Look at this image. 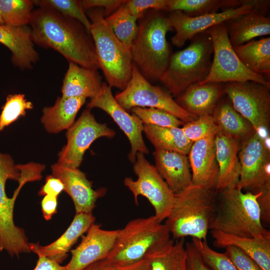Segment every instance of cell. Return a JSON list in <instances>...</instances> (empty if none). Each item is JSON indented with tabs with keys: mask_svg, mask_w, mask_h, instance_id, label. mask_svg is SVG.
Returning a JSON list of instances; mask_svg holds the SVG:
<instances>
[{
	"mask_svg": "<svg viewBox=\"0 0 270 270\" xmlns=\"http://www.w3.org/2000/svg\"><path fill=\"white\" fill-rule=\"evenodd\" d=\"M232 46L246 44L254 38L270 34V18L266 13L254 8L242 15L225 21Z\"/></svg>",
	"mask_w": 270,
	"mask_h": 270,
	"instance_id": "cb8c5ba5",
	"label": "cell"
},
{
	"mask_svg": "<svg viewBox=\"0 0 270 270\" xmlns=\"http://www.w3.org/2000/svg\"><path fill=\"white\" fill-rule=\"evenodd\" d=\"M133 170L137 180L126 177L124 180V186L132 192L136 205L138 196L146 198L154 208V216L162 222L170 214L174 194L144 154H136Z\"/></svg>",
	"mask_w": 270,
	"mask_h": 270,
	"instance_id": "8fae6325",
	"label": "cell"
},
{
	"mask_svg": "<svg viewBox=\"0 0 270 270\" xmlns=\"http://www.w3.org/2000/svg\"><path fill=\"white\" fill-rule=\"evenodd\" d=\"M58 197L46 195L41 201L43 216L46 220H50L52 216L57 212Z\"/></svg>",
	"mask_w": 270,
	"mask_h": 270,
	"instance_id": "7dc6e473",
	"label": "cell"
},
{
	"mask_svg": "<svg viewBox=\"0 0 270 270\" xmlns=\"http://www.w3.org/2000/svg\"><path fill=\"white\" fill-rule=\"evenodd\" d=\"M4 20L2 18V15H1V14H0V24H4Z\"/></svg>",
	"mask_w": 270,
	"mask_h": 270,
	"instance_id": "816d5d0a",
	"label": "cell"
},
{
	"mask_svg": "<svg viewBox=\"0 0 270 270\" xmlns=\"http://www.w3.org/2000/svg\"><path fill=\"white\" fill-rule=\"evenodd\" d=\"M29 24L34 44L56 50L68 62L100 69L90 32L77 20L51 8L38 7L33 10Z\"/></svg>",
	"mask_w": 270,
	"mask_h": 270,
	"instance_id": "6da1fadb",
	"label": "cell"
},
{
	"mask_svg": "<svg viewBox=\"0 0 270 270\" xmlns=\"http://www.w3.org/2000/svg\"><path fill=\"white\" fill-rule=\"evenodd\" d=\"M46 166L29 162L16 164L12 156L0 151V252L6 251L12 256L32 252L24 230L14 220L15 202L22 186L27 182L42 178Z\"/></svg>",
	"mask_w": 270,
	"mask_h": 270,
	"instance_id": "7a4b0ae2",
	"label": "cell"
},
{
	"mask_svg": "<svg viewBox=\"0 0 270 270\" xmlns=\"http://www.w3.org/2000/svg\"><path fill=\"white\" fill-rule=\"evenodd\" d=\"M131 110L145 124L161 127H179L185 123L172 114L155 108L135 107Z\"/></svg>",
	"mask_w": 270,
	"mask_h": 270,
	"instance_id": "f35d334b",
	"label": "cell"
},
{
	"mask_svg": "<svg viewBox=\"0 0 270 270\" xmlns=\"http://www.w3.org/2000/svg\"><path fill=\"white\" fill-rule=\"evenodd\" d=\"M242 4L243 0H169L168 12L180 11L196 16L236 8Z\"/></svg>",
	"mask_w": 270,
	"mask_h": 270,
	"instance_id": "d6a6232c",
	"label": "cell"
},
{
	"mask_svg": "<svg viewBox=\"0 0 270 270\" xmlns=\"http://www.w3.org/2000/svg\"><path fill=\"white\" fill-rule=\"evenodd\" d=\"M155 167L174 194L192 184L190 167L186 155L175 152L155 149Z\"/></svg>",
	"mask_w": 270,
	"mask_h": 270,
	"instance_id": "603a6c76",
	"label": "cell"
},
{
	"mask_svg": "<svg viewBox=\"0 0 270 270\" xmlns=\"http://www.w3.org/2000/svg\"><path fill=\"white\" fill-rule=\"evenodd\" d=\"M216 158L219 172L215 186L216 192L236 188L240 175V142L218 130L215 136Z\"/></svg>",
	"mask_w": 270,
	"mask_h": 270,
	"instance_id": "44dd1931",
	"label": "cell"
},
{
	"mask_svg": "<svg viewBox=\"0 0 270 270\" xmlns=\"http://www.w3.org/2000/svg\"><path fill=\"white\" fill-rule=\"evenodd\" d=\"M212 116L218 130L239 142L247 140L256 132L251 124L234 108L230 100H220Z\"/></svg>",
	"mask_w": 270,
	"mask_h": 270,
	"instance_id": "f546056e",
	"label": "cell"
},
{
	"mask_svg": "<svg viewBox=\"0 0 270 270\" xmlns=\"http://www.w3.org/2000/svg\"><path fill=\"white\" fill-rule=\"evenodd\" d=\"M224 92L234 108L256 132L267 133L270 124V84L252 81L224 84Z\"/></svg>",
	"mask_w": 270,
	"mask_h": 270,
	"instance_id": "7c38bea8",
	"label": "cell"
},
{
	"mask_svg": "<svg viewBox=\"0 0 270 270\" xmlns=\"http://www.w3.org/2000/svg\"><path fill=\"white\" fill-rule=\"evenodd\" d=\"M252 8L250 0H243V4L238 7L200 16H191L180 11L170 12L168 14L170 24L176 32L171 42L175 46L181 48L197 34L250 12Z\"/></svg>",
	"mask_w": 270,
	"mask_h": 270,
	"instance_id": "2e32d148",
	"label": "cell"
},
{
	"mask_svg": "<svg viewBox=\"0 0 270 270\" xmlns=\"http://www.w3.org/2000/svg\"><path fill=\"white\" fill-rule=\"evenodd\" d=\"M38 259L33 270H66V266L44 256L38 255Z\"/></svg>",
	"mask_w": 270,
	"mask_h": 270,
	"instance_id": "c3c4849f",
	"label": "cell"
},
{
	"mask_svg": "<svg viewBox=\"0 0 270 270\" xmlns=\"http://www.w3.org/2000/svg\"><path fill=\"white\" fill-rule=\"evenodd\" d=\"M238 156L240 175L238 188L256 194L270 183V148L260 133L256 132L242 142Z\"/></svg>",
	"mask_w": 270,
	"mask_h": 270,
	"instance_id": "5bb4252c",
	"label": "cell"
},
{
	"mask_svg": "<svg viewBox=\"0 0 270 270\" xmlns=\"http://www.w3.org/2000/svg\"><path fill=\"white\" fill-rule=\"evenodd\" d=\"M169 0H125L124 4L129 12L138 19L148 10L168 12Z\"/></svg>",
	"mask_w": 270,
	"mask_h": 270,
	"instance_id": "60d3db41",
	"label": "cell"
},
{
	"mask_svg": "<svg viewBox=\"0 0 270 270\" xmlns=\"http://www.w3.org/2000/svg\"><path fill=\"white\" fill-rule=\"evenodd\" d=\"M257 201L260 211L262 222H270V183L266 184L259 191Z\"/></svg>",
	"mask_w": 270,
	"mask_h": 270,
	"instance_id": "f6af8a7d",
	"label": "cell"
},
{
	"mask_svg": "<svg viewBox=\"0 0 270 270\" xmlns=\"http://www.w3.org/2000/svg\"><path fill=\"white\" fill-rule=\"evenodd\" d=\"M162 222L154 216L130 221L119 230L104 260L110 266H120L142 259L151 248L170 239L169 230Z\"/></svg>",
	"mask_w": 270,
	"mask_h": 270,
	"instance_id": "ba28073f",
	"label": "cell"
},
{
	"mask_svg": "<svg viewBox=\"0 0 270 270\" xmlns=\"http://www.w3.org/2000/svg\"><path fill=\"white\" fill-rule=\"evenodd\" d=\"M165 12L152 10L148 14L130 48L133 64L149 82L160 80L172 54L166 34L173 30Z\"/></svg>",
	"mask_w": 270,
	"mask_h": 270,
	"instance_id": "3957f363",
	"label": "cell"
},
{
	"mask_svg": "<svg viewBox=\"0 0 270 270\" xmlns=\"http://www.w3.org/2000/svg\"><path fill=\"white\" fill-rule=\"evenodd\" d=\"M206 32L210 35L212 43V62L208 76L198 84L252 81L270 84V82L263 76L252 72L241 62L230 42L224 22Z\"/></svg>",
	"mask_w": 270,
	"mask_h": 270,
	"instance_id": "9c48e42d",
	"label": "cell"
},
{
	"mask_svg": "<svg viewBox=\"0 0 270 270\" xmlns=\"http://www.w3.org/2000/svg\"><path fill=\"white\" fill-rule=\"evenodd\" d=\"M224 94V84H196L178 96L176 101L185 110L198 117L212 115Z\"/></svg>",
	"mask_w": 270,
	"mask_h": 270,
	"instance_id": "d4e9b609",
	"label": "cell"
},
{
	"mask_svg": "<svg viewBox=\"0 0 270 270\" xmlns=\"http://www.w3.org/2000/svg\"><path fill=\"white\" fill-rule=\"evenodd\" d=\"M51 168L52 176L62 180L64 191L72 199L76 214L92 212L98 199L106 192V190L103 188L94 190L92 182L78 168H67L58 163Z\"/></svg>",
	"mask_w": 270,
	"mask_h": 270,
	"instance_id": "ac0fdd59",
	"label": "cell"
},
{
	"mask_svg": "<svg viewBox=\"0 0 270 270\" xmlns=\"http://www.w3.org/2000/svg\"><path fill=\"white\" fill-rule=\"evenodd\" d=\"M95 220L92 212L76 213L72 222L59 238L45 246L31 243L32 252L61 264L78 238L87 232Z\"/></svg>",
	"mask_w": 270,
	"mask_h": 270,
	"instance_id": "7402d4cb",
	"label": "cell"
},
{
	"mask_svg": "<svg viewBox=\"0 0 270 270\" xmlns=\"http://www.w3.org/2000/svg\"><path fill=\"white\" fill-rule=\"evenodd\" d=\"M219 192L210 230L248 238L270 236V231L264 227L261 220L257 201L259 192H244L236 187Z\"/></svg>",
	"mask_w": 270,
	"mask_h": 270,
	"instance_id": "5b68a950",
	"label": "cell"
},
{
	"mask_svg": "<svg viewBox=\"0 0 270 270\" xmlns=\"http://www.w3.org/2000/svg\"><path fill=\"white\" fill-rule=\"evenodd\" d=\"M216 135L193 142L188 154L192 184L209 190L215 188L218 176Z\"/></svg>",
	"mask_w": 270,
	"mask_h": 270,
	"instance_id": "d6986e66",
	"label": "cell"
},
{
	"mask_svg": "<svg viewBox=\"0 0 270 270\" xmlns=\"http://www.w3.org/2000/svg\"><path fill=\"white\" fill-rule=\"evenodd\" d=\"M34 4L38 7H47L61 14L80 22L90 32L92 24L84 10L81 0H36Z\"/></svg>",
	"mask_w": 270,
	"mask_h": 270,
	"instance_id": "d590c367",
	"label": "cell"
},
{
	"mask_svg": "<svg viewBox=\"0 0 270 270\" xmlns=\"http://www.w3.org/2000/svg\"><path fill=\"white\" fill-rule=\"evenodd\" d=\"M124 2V0H83L82 6L86 12L93 8L104 9L105 18L114 12Z\"/></svg>",
	"mask_w": 270,
	"mask_h": 270,
	"instance_id": "7bdbcfd3",
	"label": "cell"
},
{
	"mask_svg": "<svg viewBox=\"0 0 270 270\" xmlns=\"http://www.w3.org/2000/svg\"><path fill=\"white\" fill-rule=\"evenodd\" d=\"M0 43L11 52L14 65L21 70H30L40 59L34 48L30 27L0 24Z\"/></svg>",
	"mask_w": 270,
	"mask_h": 270,
	"instance_id": "ffe728a7",
	"label": "cell"
},
{
	"mask_svg": "<svg viewBox=\"0 0 270 270\" xmlns=\"http://www.w3.org/2000/svg\"><path fill=\"white\" fill-rule=\"evenodd\" d=\"M84 97H58L54 106L42 110L41 122L49 133L56 134L68 130L74 122L76 116L85 104Z\"/></svg>",
	"mask_w": 270,
	"mask_h": 270,
	"instance_id": "83f0119b",
	"label": "cell"
},
{
	"mask_svg": "<svg viewBox=\"0 0 270 270\" xmlns=\"http://www.w3.org/2000/svg\"><path fill=\"white\" fill-rule=\"evenodd\" d=\"M112 266V270H148L147 262L144 258L130 264Z\"/></svg>",
	"mask_w": 270,
	"mask_h": 270,
	"instance_id": "681fc988",
	"label": "cell"
},
{
	"mask_svg": "<svg viewBox=\"0 0 270 270\" xmlns=\"http://www.w3.org/2000/svg\"><path fill=\"white\" fill-rule=\"evenodd\" d=\"M241 62L252 72L270 82V37L252 40L233 46Z\"/></svg>",
	"mask_w": 270,
	"mask_h": 270,
	"instance_id": "4dcf8cb0",
	"label": "cell"
},
{
	"mask_svg": "<svg viewBox=\"0 0 270 270\" xmlns=\"http://www.w3.org/2000/svg\"><path fill=\"white\" fill-rule=\"evenodd\" d=\"M82 270H112V266L102 260L92 263Z\"/></svg>",
	"mask_w": 270,
	"mask_h": 270,
	"instance_id": "f907efd6",
	"label": "cell"
},
{
	"mask_svg": "<svg viewBox=\"0 0 270 270\" xmlns=\"http://www.w3.org/2000/svg\"><path fill=\"white\" fill-rule=\"evenodd\" d=\"M86 107L90 110L97 108L105 112L124 132L130 145L128 156L132 163L136 162L138 152L149 153L142 137L143 123L136 115L130 114L120 105L113 96L112 88L106 82H103L98 93Z\"/></svg>",
	"mask_w": 270,
	"mask_h": 270,
	"instance_id": "9a60e30c",
	"label": "cell"
},
{
	"mask_svg": "<svg viewBox=\"0 0 270 270\" xmlns=\"http://www.w3.org/2000/svg\"><path fill=\"white\" fill-rule=\"evenodd\" d=\"M213 46L206 32L196 35L185 48L172 54L169 63L160 80L167 91L178 96L190 86L204 81L212 62Z\"/></svg>",
	"mask_w": 270,
	"mask_h": 270,
	"instance_id": "52a82bcc",
	"label": "cell"
},
{
	"mask_svg": "<svg viewBox=\"0 0 270 270\" xmlns=\"http://www.w3.org/2000/svg\"><path fill=\"white\" fill-rule=\"evenodd\" d=\"M64 190V186L62 180L54 176H48L44 184L38 192L39 196H52L58 197Z\"/></svg>",
	"mask_w": 270,
	"mask_h": 270,
	"instance_id": "bcb514c9",
	"label": "cell"
},
{
	"mask_svg": "<svg viewBox=\"0 0 270 270\" xmlns=\"http://www.w3.org/2000/svg\"><path fill=\"white\" fill-rule=\"evenodd\" d=\"M143 132L155 149L187 155L193 144L180 127H161L143 124Z\"/></svg>",
	"mask_w": 270,
	"mask_h": 270,
	"instance_id": "1f68e13d",
	"label": "cell"
},
{
	"mask_svg": "<svg viewBox=\"0 0 270 270\" xmlns=\"http://www.w3.org/2000/svg\"><path fill=\"white\" fill-rule=\"evenodd\" d=\"M114 98L128 112L135 107L155 108L166 111L185 123L198 118L180 106L168 91L152 84L134 64L130 80Z\"/></svg>",
	"mask_w": 270,
	"mask_h": 270,
	"instance_id": "30bf717a",
	"label": "cell"
},
{
	"mask_svg": "<svg viewBox=\"0 0 270 270\" xmlns=\"http://www.w3.org/2000/svg\"><path fill=\"white\" fill-rule=\"evenodd\" d=\"M124 2L105 20L116 37L130 50L138 30V18L129 12Z\"/></svg>",
	"mask_w": 270,
	"mask_h": 270,
	"instance_id": "836d02e7",
	"label": "cell"
},
{
	"mask_svg": "<svg viewBox=\"0 0 270 270\" xmlns=\"http://www.w3.org/2000/svg\"><path fill=\"white\" fill-rule=\"evenodd\" d=\"M192 242L204 262L212 270H238L225 252L212 250L206 241L192 238Z\"/></svg>",
	"mask_w": 270,
	"mask_h": 270,
	"instance_id": "74e56055",
	"label": "cell"
},
{
	"mask_svg": "<svg viewBox=\"0 0 270 270\" xmlns=\"http://www.w3.org/2000/svg\"><path fill=\"white\" fill-rule=\"evenodd\" d=\"M186 270H212L203 261L192 242L185 244Z\"/></svg>",
	"mask_w": 270,
	"mask_h": 270,
	"instance_id": "ee69618b",
	"label": "cell"
},
{
	"mask_svg": "<svg viewBox=\"0 0 270 270\" xmlns=\"http://www.w3.org/2000/svg\"><path fill=\"white\" fill-rule=\"evenodd\" d=\"M216 210V198L212 190L191 184L174 194L172 209L164 224L174 239L191 236L206 241Z\"/></svg>",
	"mask_w": 270,
	"mask_h": 270,
	"instance_id": "277c9868",
	"label": "cell"
},
{
	"mask_svg": "<svg viewBox=\"0 0 270 270\" xmlns=\"http://www.w3.org/2000/svg\"><path fill=\"white\" fill-rule=\"evenodd\" d=\"M184 238L168 241L151 248L145 255L148 270H186Z\"/></svg>",
	"mask_w": 270,
	"mask_h": 270,
	"instance_id": "f1b7e54d",
	"label": "cell"
},
{
	"mask_svg": "<svg viewBox=\"0 0 270 270\" xmlns=\"http://www.w3.org/2000/svg\"><path fill=\"white\" fill-rule=\"evenodd\" d=\"M224 248V252L238 270H262L252 258L239 248L228 246Z\"/></svg>",
	"mask_w": 270,
	"mask_h": 270,
	"instance_id": "b9f144b4",
	"label": "cell"
},
{
	"mask_svg": "<svg viewBox=\"0 0 270 270\" xmlns=\"http://www.w3.org/2000/svg\"><path fill=\"white\" fill-rule=\"evenodd\" d=\"M33 0H0V12L5 24L22 26L29 24L34 6Z\"/></svg>",
	"mask_w": 270,
	"mask_h": 270,
	"instance_id": "e575fe53",
	"label": "cell"
},
{
	"mask_svg": "<svg viewBox=\"0 0 270 270\" xmlns=\"http://www.w3.org/2000/svg\"><path fill=\"white\" fill-rule=\"evenodd\" d=\"M103 82L97 70L82 67L69 62L61 88L62 97L94 98Z\"/></svg>",
	"mask_w": 270,
	"mask_h": 270,
	"instance_id": "4316f807",
	"label": "cell"
},
{
	"mask_svg": "<svg viewBox=\"0 0 270 270\" xmlns=\"http://www.w3.org/2000/svg\"><path fill=\"white\" fill-rule=\"evenodd\" d=\"M210 234L216 247L236 246L252 258L262 270H270V236L239 237L216 230H210Z\"/></svg>",
	"mask_w": 270,
	"mask_h": 270,
	"instance_id": "484cf974",
	"label": "cell"
},
{
	"mask_svg": "<svg viewBox=\"0 0 270 270\" xmlns=\"http://www.w3.org/2000/svg\"><path fill=\"white\" fill-rule=\"evenodd\" d=\"M116 132L106 124L98 122L90 110H84L78 120L68 130L67 142L58 154V164L70 168H78L85 152L96 140L114 138Z\"/></svg>",
	"mask_w": 270,
	"mask_h": 270,
	"instance_id": "4fadbf2b",
	"label": "cell"
},
{
	"mask_svg": "<svg viewBox=\"0 0 270 270\" xmlns=\"http://www.w3.org/2000/svg\"><path fill=\"white\" fill-rule=\"evenodd\" d=\"M118 230H104L93 224L78 246L70 250L71 258L65 266L66 270H82L104 260L114 246Z\"/></svg>",
	"mask_w": 270,
	"mask_h": 270,
	"instance_id": "e0dca14e",
	"label": "cell"
},
{
	"mask_svg": "<svg viewBox=\"0 0 270 270\" xmlns=\"http://www.w3.org/2000/svg\"><path fill=\"white\" fill-rule=\"evenodd\" d=\"M92 26L97 60L108 85L122 90L130 80L133 62L130 50L115 36L105 20L104 9L86 11Z\"/></svg>",
	"mask_w": 270,
	"mask_h": 270,
	"instance_id": "8992f818",
	"label": "cell"
},
{
	"mask_svg": "<svg viewBox=\"0 0 270 270\" xmlns=\"http://www.w3.org/2000/svg\"><path fill=\"white\" fill-rule=\"evenodd\" d=\"M182 128L186 137L193 142L216 135L218 132L212 115L198 116L192 122L184 123Z\"/></svg>",
	"mask_w": 270,
	"mask_h": 270,
	"instance_id": "ab89813d",
	"label": "cell"
},
{
	"mask_svg": "<svg viewBox=\"0 0 270 270\" xmlns=\"http://www.w3.org/2000/svg\"><path fill=\"white\" fill-rule=\"evenodd\" d=\"M32 103L22 94H8L2 107L0 114V132L14 122L21 116L26 115V110L33 108Z\"/></svg>",
	"mask_w": 270,
	"mask_h": 270,
	"instance_id": "8d00e7d4",
	"label": "cell"
}]
</instances>
